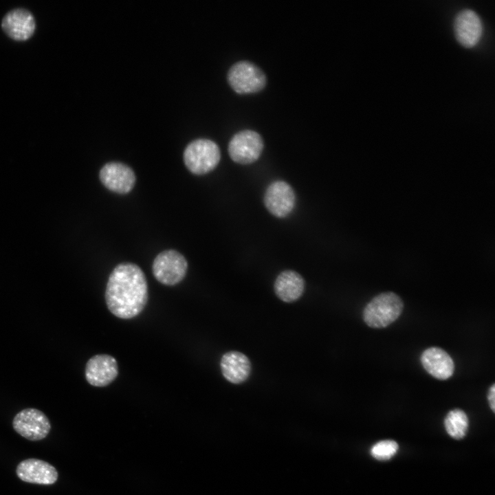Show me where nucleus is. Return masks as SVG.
<instances>
[{"instance_id": "11", "label": "nucleus", "mask_w": 495, "mask_h": 495, "mask_svg": "<svg viewBox=\"0 0 495 495\" xmlns=\"http://www.w3.org/2000/svg\"><path fill=\"white\" fill-rule=\"evenodd\" d=\"M16 473L22 481L38 485H52L58 479L56 469L47 461L38 459H28L16 466Z\"/></svg>"}, {"instance_id": "12", "label": "nucleus", "mask_w": 495, "mask_h": 495, "mask_svg": "<svg viewBox=\"0 0 495 495\" xmlns=\"http://www.w3.org/2000/svg\"><path fill=\"white\" fill-rule=\"evenodd\" d=\"M458 41L466 47L475 45L482 34V23L478 15L470 9L461 10L454 23Z\"/></svg>"}, {"instance_id": "16", "label": "nucleus", "mask_w": 495, "mask_h": 495, "mask_svg": "<svg viewBox=\"0 0 495 495\" xmlns=\"http://www.w3.org/2000/svg\"><path fill=\"white\" fill-rule=\"evenodd\" d=\"M274 289L276 295L282 301L292 302L302 295L305 280L299 273L294 270H284L276 277Z\"/></svg>"}, {"instance_id": "6", "label": "nucleus", "mask_w": 495, "mask_h": 495, "mask_svg": "<svg viewBox=\"0 0 495 495\" xmlns=\"http://www.w3.org/2000/svg\"><path fill=\"white\" fill-rule=\"evenodd\" d=\"M188 263L184 256L177 251L168 250L160 253L153 264L155 278L166 285H175L186 276Z\"/></svg>"}, {"instance_id": "17", "label": "nucleus", "mask_w": 495, "mask_h": 495, "mask_svg": "<svg viewBox=\"0 0 495 495\" xmlns=\"http://www.w3.org/2000/svg\"><path fill=\"white\" fill-rule=\"evenodd\" d=\"M468 418L464 411L454 409L450 411L444 419L448 434L454 439H463L468 431Z\"/></svg>"}, {"instance_id": "5", "label": "nucleus", "mask_w": 495, "mask_h": 495, "mask_svg": "<svg viewBox=\"0 0 495 495\" xmlns=\"http://www.w3.org/2000/svg\"><path fill=\"white\" fill-rule=\"evenodd\" d=\"M263 146V140L259 133L245 129L232 137L228 151L233 162L245 165L256 162L260 157Z\"/></svg>"}, {"instance_id": "14", "label": "nucleus", "mask_w": 495, "mask_h": 495, "mask_svg": "<svg viewBox=\"0 0 495 495\" xmlns=\"http://www.w3.org/2000/svg\"><path fill=\"white\" fill-rule=\"evenodd\" d=\"M421 362L428 373L439 380H447L454 373V364L452 358L439 347L426 349L421 355Z\"/></svg>"}, {"instance_id": "8", "label": "nucleus", "mask_w": 495, "mask_h": 495, "mask_svg": "<svg viewBox=\"0 0 495 495\" xmlns=\"http://www.w3.org/2000/svg\"><path fill=\"white\" fill-rule=\"evenodd\" d=\"M263 200L265 208L272 215L284 218L294 210L296 195L287 182L277 180L268 186Z\"/></svg>"}, {"instance_id": "18", "label": "nucleus", "mask_w": 495, "mask_h": 495, "mask_svg": "<svg viewBox=\"0 0 495 495\" xmlns=\"http://www.w3.org/2000/svg\"><path fill=\"white\" fill-rule=\"evenodd\" d=\"M398 448V444L395 441L384 440L373 445L371 449V454L375 459L384 461L393 457Z\"/></svg>"}, {"instance_id": "4", "label": "nucleus", "mask_w": 495, "mask_h": 495, "mask_svg": "<svg viewBox=\"0 0 495 495\" xmlns=\"http://www.w3.org/2000/svg\"><path fill=\"white\" fill-rule=\"evenodd\" d=\"M227 79L231 88L239 94L257 93L263 89L267 83L263 70L248 60H240L232 65Z\"/></svg>"}, {"instance_id": "1", "label": "nucleus", "mask_w": 495, "mask_h": 495, "mask_svg": "<svg viewBox=\"0 0 495 495\" xmlns=\"http://www.w3.org/2000/svg\"><path fill=\"white\" fill-rule=\"evenodd\" d=\"M148 284L142 270L134 263L118 265L109 275L105 291L109 310L116 317L138 316L148 300Z\"/></svg>"}, {"instance_id": "7", "label": "nucleus", "mask_w": 495, "mask_h": 495, "mask_svg": "<svg viewBox=\"0 0 495 495\" xmlns=\"http://www.w3.org/2000/svg\"><path fill=\"white\" fill-rule=\"evenodd\" d=\"M12 427L21 437L36 441L45 439L51 429L48 417L41 410L27 408L15 415Z\"/></svg>"}, {"instance_id": "2", "label": "nucleus", "mask_w": 495, "mask_h": 495, "mask_svg": "<svg viewBox=\"0 0 495 495\" xmlns=\"http://www.w3.org/2000/svg\"><path fill=\"white\" fill-rule=\"evenodd\" d=\"M404 305L393 292H384L374 297L364 307L363 319L371 328H384L398 318Z\"/></svg>"}, {"instance_id": "19", "label": "nucleus", "mask_w": 495, "mask_h": 495, "mask_svg": "<svg viewBox=\"0 0 495 495\" xmlns=\"http://www.w3.org/2000/svg\"><path fill=\"white\" fill-rule=\"evenodd\" d=\"M491 409L495 412V384H493L489 390L487 396Z\"/></svg>"}, {"instance_id": "13", "label": "nucleus", "mask_w": 495, "mask_h": 495, "mask_svg": "<svg viewBox=\"0 0 495 495\" xmlns=\"http://www.w3.org/2000/svg\"><path fill=\"white\" fill-rule=\"evenodd\" d=\"M3 31L12 38L24 41L29 38L35 30V21L28 10L23 8L8 12L1 23Z\"/></svg>"}, {"instance_id": "10", "label": "nucleus", "mask_w": 495, "mask_h": 495, "mask_svg": "<svg viewBox=\"0 0 495 495\" xmlns=\"http://www.w3.org/2000/svg\"><path fill=\"white\" fill-rule=\"evenodd\" d=\"M118 366L116 360L107 354H98L87 362L85 375L87 382L97 387L109 385L117 377Z\"/></svg>"}, {"instance_id": "3", "label": "nucleus", "mask_w": 495, "mask_h": 495, "mask_svg": "<svg viewBox=\"0 0 495 495\" xmlns=\"http://www.w3.org/2000/svg\"><path fill=\"white\" fill-rule=\"evenodd\" d=\"M218 145L208 139L191 142L184 152V161L188 169L195 175H204L214 170L220 162Z\"/></svg>"}, {"instance_id": "9", "label": "nucleus", "mask_w": 495, "mask_h": 495, "mask_svg": "<svg viewBox=\"0 0 495 495\" xmlns=\"http://www.w3.org/2000/svg\"><path fill=\"white\" fill-rule=\"evenodd\" d=\"M99 177L107 188L119 194L129 192L135 183L133 170L120 162H113L104 164L100 170Z\"/></svg>"}, {"instance_id": "15", "label": "nucleus", "mask_w": 495, "mask_h": 495, "mask_svg": "<svg viewBox=\"0 0 495 495\" xmlns=\"http://www.w3.org/2000/svg\"><path fill=\"white\" fill-rule=\"evenodd\" d=\"M220 367L226 380L232 384L245 382L251 372V362L243 353L232 351L224 353L221 359Z\"/></svg>"}]
</instances>
